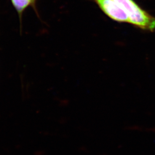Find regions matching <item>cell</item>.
I'll list each match as a JSON object with an SVG mask.
<instances>
[{
    "label": "cell",
    "instance_id": "1",
    "mask_svg": "<svg viewBox=\"0 0 155 155\" xmlns=\"http://www.w3.org/2000/svg\"><path fill=\"white\" fill-rule=\"evenodd\" d=\"M126 14L129 23L141 29L155 30V18L142 9L134 0H114Z\"/></svg>",
    "mask_w": 155,
    "mask_h": 155
},
{
    "label": "cell",
    "instance_id": "2",
    "mask_svg": "<svg viewBox=\"0 0 155 155\" xmlns=\"http://www.w3.org/2000/svg\"><path fill=\"white\" fill-rule=\"evenodd\" d=\"M101 10L113 20L120 23H129L124 11L114 0H94Z\"/></svg>",
    "mask_w": 155,
    "mask_h": 155
},
{
    "label": "cell",
    "instance_id": "3",
    "mask_svg": "<svg viewBox=\"0 0 155 155\" xmlns=\"http://www.w3.org/2000/svg\"><path fill=\"white\" fill-rule=\"evenodd\" d=\"M11 1L18 13L21 16L27 8L34 4L35 0H11Z\"/></svg>",
    "mask_w": 155,
    "mask_h": 155
}]
</instances>
